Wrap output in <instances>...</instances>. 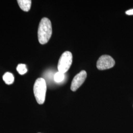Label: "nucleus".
Instances as JSON below:
<instances>
[{"label":"nucleus","mask_w":133,"mask_h":133,"mask_svg":"<svg viewBox=\"0 0 133 133\" xmlns=\"http://www.w3.org/2000/svg\"><path fill=\"white\" fill-rule=\"evenodd\" d=\"M17 3L20 9L24 11H29L31 7L32 1L30 0H18Z\"/></svg>","instance_id":"6"},{"label":"nucleus","mask_w":133,"mask_h":133,"mask_svg":"<svg viewBox=\"0 0 133 133\" xmlns=\"http://www.w3.org/2000/svg\"><path fill=\"white\" fill-rule=\"evenodd\" d=\"M64 78H65L64 74H63L59 71L56 72L54 77V81H55L56 82H62V81L64 79Z\"/></svg>","instance_id":"9"},{"label":"nucleus","mask_w":133,"mask_h":133,"mask_svg":"<svg viewBox=\"0 0 133 133\" xmlns=\"http://www.w3.org/2000/svg\"><path fill=\"white\" fill-rule=\"evenodd\" d=\"M52 33V25L50 20L44 17L41 20L38 26V36L39 43L44 44L48 43Z\"/></svg>","instance_id":"1"},{"label":"nucleus","mask_w":133,"mask_h":133,"mask_svg":"<svg viewBox=\"0 0 133 133\" xmlns=\"http://www.w3.org/2000/svg\"><path fill=\"white\" fill-rule=\"evenodd\" d=\"M126 14L127 15H133V9L132 10H129L126 11Z\"/></svg>","instance_id":"10"},{"label":"nucleus","mask_w":133,"mask_h":133,"mask_svg":"<svg viewBox=\"0 0 133 133\" xmlns=\"http://www.w3.org/2000/svg\"></svg>","instance_id":"11"},{"label":"nucleus","mask_w":133,"mask_h":133,"mask_svg":"<svg viewBox=\"0 0 133 133\" xmlns=\"http://www.w3.org/2000/svg\"><path fill=\"white\" fill-rule=\"evenodd\" d=\"M3 79L5 81V83L8 85H10L14 83V77L12 74L7 72H5L3 76Z\"/></svg>","instance_id":"7"},{"label":"nucleus","mask_w":133,"mask_h":133,"mask_svg":"<svg viewBox=\"0 0 133 133\" xmlns=\"http://www.w3.org/2000/svg\"><path fill=\"white\" fill-rule=\"evenodd\" d=\"M115 62L112 57L104 55L99 58L97 62V68L99 70H105L114 66Z\"/></svg>","instance_id":"4"},{"label":"nucleus","mask_w":133,"mask_h":133,"mask_svg":"<svg viewBox=\"0 0 133 133\" xmlns=\"http://www.w3.org/2000/svg\"><path fill=\"white\" fill-rule=\"evenodd\" d=\"M72 62V55L71 52L66 51L63 53L59 60L58 64V71L63 74L68 71Z\"/></svg>","instance_id":"3"},{"label":"nucleus","mask_w":133,"mask_h":133,"mask_svg":"<svg viewBox=\"0 0 133 133\" xmlns=\"http://www.w3.org/2000/svg\"><path fill=\"white\" fill-rule=\"evenodd\" d=\"M46 84L43 78H38L34 85V93L38 104L42 105L45 101L46 92Z\"/></svg>","instance_id":"2"},{"label":"nucleus","mask_w":133,"mask_h":133,"mask_svg":"<svg viewBox=\"0 0 133 133\" xmlns=\"http://www.w3.org/2000/svg\"><path fill=\"white\" fill-rule=\"evenodd\" d=\"M16 70H17V71H18L19 74L21 75H24L28 71L26 65L22 64H19L16 68Z\"/></svg>","instance_id":"8"},{"label":"nucleus","mask_w":133,"mask_h":133,"mask_svg":"<svg viewBox=\"0 0 133 133\" xmlns=\"http://www.w3.org/2000/svg\"><path fill=\"white\" fill-rule=\"evenodd\" d=\"M87 77V73L85 71H81L77 74L73 78L71 82V89L72 91L77 90L84 83Z\"/></svg>","instance_id":"5"}]
</instances>
